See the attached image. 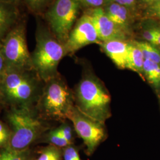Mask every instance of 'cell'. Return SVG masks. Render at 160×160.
I'll return each instance as SVG.
<instances>
[{
  "mask_svg": "<svg viewBox=\"0 0 160 160\" xmlns=\"http://www.w3.org/2000/svg\"><path fill=\"white\" fill-rule=\"evenodd\" d=\"M75 107L91 119L104 125L111 116L110 94L103 82L92 73H86L75 87Z\"/></svg>",
  "mask_w": 160,
  "mask_h": 160,
  "instance_id": "6da1fadb",
  "label": "cell"
},
{
  "mask_svg": "<svg viewBox=\"0 0 160 160\" xmlns=\"http://www.w3.org/2000/svg\"><path fill=\"white\" fill-rule=\"evenodd\" d=\"M40 80L33 69L7 68L0 80V96L12 107L31 108L40 97Z\"/></svg>",
  "mask_w": 160,
  "mask_h": 160,
  "instance_id": "7a4b0ae2",
  "label": "cell"
},
{
  "mask_svg": "<svg viewBox=\"0 0 160 160\" xmlns=\"http://www.w3.org/2000/svg\"><path fill=\"white\" fill-rule=\"evenodd\" d=\"M31 56L33 70L45 82L59 75V63L66 56L64 45L39 19L36 30V46Z\"/></svg>",
  "mask_w": 160,
  "mask_h": 160,
  "instance_id": "3957f363",
  "label": "cell"
},
{
  "mask_svg": "<svg viewBox=\"0 0 160 160\" xmlns=\"http://www.w3.org/2000/svg\"><path fill=\"white\" fill-rule=\"evenodd\" d=\"M45 83L38 100L41 113L53 120L68 119L75 106L74 93L59 75Z\"/></svg>",
  "mask_w": 160,
  "mask_h": 160,
  "instance_id": "277c9868",
  "label": "cell"
},
{
  "mask_svg": "<svg viewBox=\"0 0 160 160\" xmlns=\"http://www.w3.org/2000/svg\"><path fill=\"white\" fill-rule=\"evenodd\" d=\"M12 135L5 147L16 151L28 149L42 131L39 120L31 108L12 107L7 114Z\"/></svg>",
  "mask_w": 160,
  "mask_h": 160,
  "instance_id": "5b68a950",
  "label": "cell"
},
{
  "mask_svg": "<svg viewBox=\"0 0 160 160\" xmlns=\"http://www.w3.org/2000/svg\"><path fill=\"white\" fill-rule=\"evenodd\" d=\"M80 6L78 0H54L43 15L52 33L63 45L76 23Z\"/></svg>",
  "mask_w": 160,
  "mask_h": 160,
  "instance_id": "8992f818",
  "label": "cell"
},
{
  "mask_svg": "<svg viewBox=\"0 0 160 160\" xmlns=\"http://www.w3.org/2000/svg\"><path fill=\"white\" fill-rule=\"evenodd\" d=\"M7 68L33 69L26 40V22L22 18L1 42Z\"/></svg>",
  "mask_w": 160,
  "mask_h": 160,
  "instance_id": "52a82bcc",
  "label": "cell"
},
{
  "mask_svg": "<svg viewBox=\"0 0 160 160\" xmlns=\"http://www.w3.org/2000/svg\"><path fill=\"white\" fill-rule=\"evenodd\" d=\"M68 119L71 120L75 131L82 139L87 154L92 155L106 137L104 125L87 117L75 106L69 115Z\"/></svg>",
  "mask_w": 160,
  "mask_h": 160,
  "instance_id": "ba28073f",
  "label": "cell"
},
{
  "mask_svg": "<svg viewBox=\"0 0 160 160\" xmlns=\"http://www.w3.org/2000/svg\"><path fill=\"white\" fill-rule=\"evenodd\" d=\"M100 43L96 29L88 13L75 23L64 45L66 55H72L83 47L92 43Z\"/></svg>",
  "mask_w": 160,
  "mask_h": 160,
  "instance_id": "9c48e42d",
  "label": "cell"
},
{
  "mask_svg": "<svg viewBox=\"0 0 160 160\" xmlns=\"http://www.w3.org/2000/svg\"><path fill=\"white\" fill-rule=\"evenodd\" d=\"M96 29L100 42L111 40L126 41L130 34L111 20L103 8H93L88 12Z\"/></svg>",
  "mask_w": 160,
  "mask_h": 160,
  "instance_id": "30bf717a",
  "label": "cell"
},
{
  "mask_svg": "<svg viewBox=\"0 0 160 160\" xmlns=\"http://www.w3.org/2000/svg\"><path fill=\"white\" fill-rule=\"evenodd\" d=\"M100 45L104 53L119 68H126L129 42L123 40H111L101 42Z\"/></svg>",
  "mask_w": 160,
  "mask_h": 160,
  "instance_id": "8fae6325",
  "label": "cell"
},
{
  "mask_svg": "<svg viewBox=\"0 0 160 160\" xmlns=\"http://www.w3.org/2000/svg\"><path fill=\"white\" fill-rule=\"evenodd\" d=\"M22 18L18 6L0 1V43Z\"/></svg>",
  "mask_w": 160,
  "mask_h": 160,
  "instance_id": "7c38bea8",
  "label": "cell"
},
{
  "mask_svg": "<svg viewBox=\"0 0 160 160\" xmlns=\"http://www.w3.org/2000/svg\"><path fill=\"white\" fill-rule=\"evenodd\" d=\"M129 8L118 3L110 2L103 7L106 14L116 25L130 34L132 18Z\"/></svg>",
  "mask_w": 160,
  "mask_h": 160,
  "instance_id": "4fadbf2b",
  "label": "cell"
},
{
  "mask_svg": "<svg viewBox=\"0 0 160 160\" xmlns=\"http://www.w3.org/2000/svg\"><path fill=\"white\" fill-rule=\"evenodd\" d=\"M145 58L140 49L133 42L129 43V53L126 62V68L143 75V66Z\"/></svg>",
  "mask_w": 160,
  "mask_h": 160,
  "instance_id": "5bb4252c",
  "label": "cell"
},
{
  "mask_svg": "<svg viewBox=\"0 0 160 160\" xmlns=\"http://www.w3.org/2000/svg\"><path fill=\"white\" fill-rule=\"evenodd\" d=\"M143 75L151 85L157 88L160 87V64L145 59Z\"/></svg>",
  "mask_w": 160,
  "mask_h": 160,
  "instance_id": "9a60e30c",
  "label": "cell"
},
{
  "mask_svg": "<svg viewBox=\"0 0 160 160\" xmlns=\"http://www.w3.org/2000/svg\"><path fill=\"white\" fill-rule=\"evenodd\" d=\"M133 43L140 49L145 59L160 65V51L154 45L146 41H134Z\"/></svg>",
  "mask_w": 160,
  "mask_h": 160,
  "instance_id": "2e32d148",
  "label": "cell"
},
{
  "mask_svg": "<svg viewBox=\"0 0 160 160\" xmlns=\"http://www.w3.org/2000/svg\"><path fill=\"white\" fill-rule=\"evenodd\" d=\"M29 12L36 17L44 15L54 0H23Z\"/></svg>",
  "mask_w": 160,
  "mask_h": 160,
  "instance_id": "e0dca14e",
  "label": "cell"
},
{
  "mask_svg": "<svg viewBox=\"0 0 160 160\" xmlns=\"http://www.w3.org/2000/svg\"><path fill=\"white\" fill-rule=\"evenodd\" d=\"M30 152L29 149L16 151L6 147L0 149V160H29Z\"/></svg>",
  "mask_w": 160,
  "mask_h": 160,
  "instance_id": "ac0fdd59",
  "label": "cell"
},
{
  "mask_svg": "<svg viewBox=\"0 0 160 160\" xmlns=\"http://www.w3.org/2000/svg\"><path fill=\"white\" fill-rule=\"evenodd\" d=\"M46 139L49 143L57 147L65 148L71 145L58 132L57 129L50 132L47 135Z\"/></svg>",
  "mask_w": 160,
  "mask_h": 160,
  "instance_id": "d6986e66",
  "label": "cell"
},
{
  "mask_svg": "<svg viewBox=\"0 0 160 160\" xmlns=\"http://www.w3.org/2000/svg\"><path fill=\"white\" fill-rule=\"evenodd\" d=\"M12 135L11 130L0 120V148L5 147Z\"/></svg>",
  "mask_w": 160,
  "mask_h": 160,
  "instance_id": "ffe728a7",
  "label": "cell"
},
{
  "mask_svg": "<svg viewBox=\"0 0 160 160\" xmlns=\"http://www.w3.org/2000/svg\"><path fill=\"white\" fill-rule=\"evenodd\" d=\"M63 157L64 160H81L77 149L71 145L64 148Z\"/></svg>",
  "mask_w": 160,
  "mask_h": 160,
  "instance_id": "44dd1931",
  "label": "cell"
},
{
  "mask_svg": "<svg viewBox=\"0 0 160 160\" xmlns=\"http://www.w3.org/2000/svg\"><path fill=\"white\" fill-rule=\"evenodd\" d=\"M58 132L67 139L69 142L72 143L73 139V133L72 128L68 123H63L57 129Z\"/></svg>",
  "mask_w": 160,
  "mask_h": 160,
  "instance_id": "7402d4cb",
  "label": "cell"
},
{
  "mask_svg": "<svg viewBox=\"0 0 160 160\" xmlns=\"http://www.w3.org/2000/svg\"><path fill=\"white\" fill-rule=\"evenodd\" d=\"M145 14L148 17L160 19V0L149 4Z\"/></svg>",
  "mask_w": 160,
  "mask_h": 160,
  "instance_id": "603a6c76",
  "label": "cell"
},
{
  "mask_svg": "<svg viewBox=\"0 0 160 160\" xmlns=\"http://www.w3.org/2000/svg\"><path fill=\"white\" fill-rule=\"evenodd\" d=\"M80 4L93 8H103L108 4L107 0H78Z\"/></svg>",
  "mask_w": 160,
  "mask_h": 160,
  "instance_id": "cb8c5ba5",
  "label": "cell"
},
{
  "mask_svg": "<svg viewBox=\"0 0 160 160\" xmlns=\"http://www.w3.org/2000/svg\"><path fill=\"white\" fill-rule=\"evenodd\" d=\"M143 38L146 42L155 45L156 43V30L155 27L145 29L142 32Z\"/></svg>",
  "mask_w": 160,
  "mask_h": 160,
  "instance_id": "d4e9b609",
  "label": "cell"
},
{
  "mask_svg": "<svg viewBox=\"0 0 160 160\" xmlns=\"http://www.w3.org/2000/svg\"><path fill=\"white\" fill-rule=\"evenodd\" d=\"M137 0H107L108 4L110 2H115L122 6L126 7L128 8H133L136 4Z\"/></svg>",
  "mask_w": 160,
  "mask_h": 160,
  "instance_id": "484cf974",
  "label": "cell"
},
{
  "mask_svg": "<svg viewBox=\"0 0 160 160\" xmlns=\"http://www.w3.org/2000/svg\"><path fill=\"white\" fill-rule=\"evenodd\" d=\"M6 69H7V64H6L5 59L2 53L1 43H0V80L4 74Z\"/></svg>",
  "mask_w": 160,
  "mask_h": 160,
  "instance_id": "4316f807",
  "label": "cell"
},
{
  "mask_svg": "<svg viewBox=\"0 0 160 160\" xmlns=\"http://www.w3.org/2000/svg\"><path fill=\"white\" fill-rule=\"evenodd\" d=\"M61 160V152L59 149L57 148L52 155L50 160Z\"/></svg>",
  "mask_w": 160,
  "mask_h": 160,
  "instance_id": "83f0119b",
  "label": "cell"
},
{
  "mask_svg": "<svg viewBox=\"0 0 160 160\" xmlns=\"http://www.w3.org/2000/svg\"><path fill=\"white\" fill-rule=\"evenodd\" d=\"M156 30V43L155 45L160 46V25L155 27Z\"/></svg>",
  "mask_w": 160,
  "mask_h": 160,
  "instance_id": "f1b7e54d",
  "label": "cell"
},
{
  "mask_svg": "<svg viewBox=\"0 0 160 160\" xmlns=\"http://www.w3.org/2000/svg\"><path fill=\"white\" fill-rule=\"evenodd\" d=\"M1 1L3 2H8V3H11V4H13L17 6H19V4L23 1V0H0Z\"/></svg>",
  "mask_w": 160,
  "mask_h": 160,
  "instance_id": "f546056e",
  "label": "cell"
},
{
  "mask_svg": "<svg viewBox=\"0 0 160 160\" xmlns=\"http://www.w3.org/2000/svg\"><path fill=\"white\" fill-rule=\"evenodd\" d=\"M142 1H143V2H147V3H148L149 4H151L154 3L155 2H157V1H158L160 0H142Z\"/></svg>",
  "mask_w": 160,
  "mask_h": 160,
  "instance_id": "4dcf8cb0",
  "label": "cell"
}]
</instances>
